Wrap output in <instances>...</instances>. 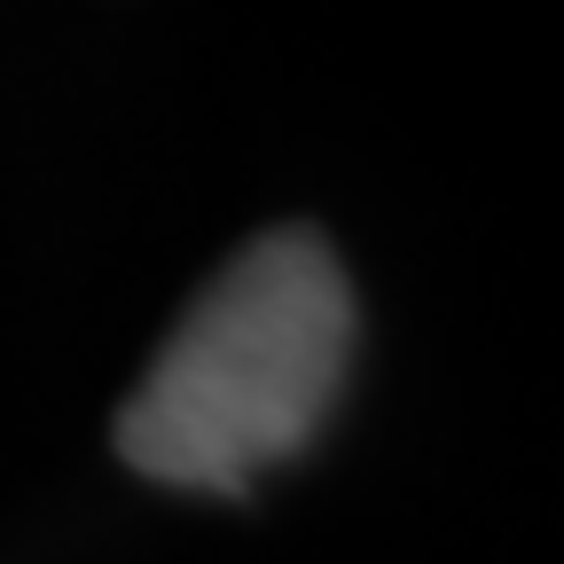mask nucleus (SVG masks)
<instances>
[{
  "mask_svg": "<svg viewBox=\"0 0 564 564\" xmlns=\"http://www.w3.org/2000/svg\"><path fill=\"white\" fill-rule=\"evenodd\" d=\"M352 282L314 228H267L196 291L118 408V455L188 494H243L291 463L345 384Z\"/></svg>",
  "mask_w": 564,
  "mask_h": 564,
  "instance_id": "nucleus-1",
  "label": "nucleus"
}]
</instances>
